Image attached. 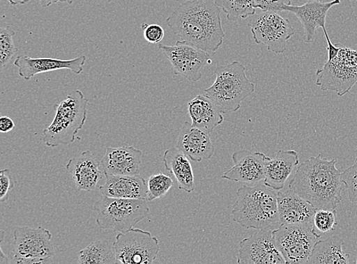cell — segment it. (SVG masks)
Returning a JSON list of instances; mask_svg holds the SVG:
<instances>
[{
	"label": "cell",
	"instance_id": "d4e9b609",
	"mask_svg": "<svg viewBox=\"0 0 357 264\" xmlns=\"http://www.w3.org/2000/svg\"><path fill=\"white\" fill-rule=\"evenodd\" d=\"M344 242L338 235H332L325 240L315 243L308 263L312 264H347L350 255L343 250Z\"/></svg>",
	"mask_w": 357,
	"mask_h": 264
},
{
	"label": "cell",
	"instance_id": "ab89813d",
	"mask_svg": "<svg viewBox=\"0 0 357 264\" xmlns=\"http://www.w3.org/2000/svg\"><path fill=\"white\" fill-rule=\"evenodd\" d=\"M107 2H109V3H112L114 1V0H106Z\"/></svg>",
	"mask_w": 357,
	"mask_h": 264
},
{
	"label": "cell",
	"instance_id": "30bf717a",
	"mask_svg": "<svg viewBox=\"0 0 357 264\" xmlns=\"http://www.w3.org/2000/svg\"><path fill=\"white\" fill-rule=\"evenodd\" d=\"M273 239L287 263H308L313 247L319 238L312 222L281 225L273 231Z\"/></svg>",
	"mask_w": 357,
	"mask_h": 264
},
{
	"label": "cell",
	"instance_id": "7a4b0ae2",
	"mask_svg": "<svg viewBox=\"0 0 357 264\" xmlns=\"http://www.w3.org/2000/svg\"><path fill=\"white\" fill-rule=\"evenodd\" d=\"M336 163V159L329 160L322 154L312 157L298 167L289 188L317 210H336L343 189L342 171Z\"/></svg>",
	"mask_w": 357,
	"mask_h": 264
},
{
	"label": "cell",
	"instance_id": "ba28073f",
	"mask_svg": "<svg viewBox=\"0 0 357 264\" xmlns=\"http://www.w3.org/2000/svg\"><path fill=\"white\" fill-rule=\"evenodd\" d=\"M317 86L322 91H332L345 95L357 84V49L340 45L335 59L327 61L317 72Z\"/></svg>",
	"mask_w": 357,
	"mask_h": 264
},
{
	"label": "cell",
	"instance_id": "f546056e",
	"mask_svg": "<svg viewBox=\"0 0 357 264\" xmlns=\"http://www.w3.org/2000/svg\"><path fill=\"white\" fill-rule=\"evenodd\" d=\"M15 36V31L10 26L0 29V65L2 69L9 64L13 56L18 52V48L14 44Z\"/></svg>",
	"mask_w": 357,
	"mask_h": 264
},
{
	"label": "cell",
	"instance_id": "1f68e13d",
	"mask_svg": "<svg viewBox=\"0 0 357 264\" xmlns=\"http://www.w3.org/2000/svg\"><path fill=\"white\" fill-rule=\"evenodd\" d=\"M14 188V181L10 169L0 171V202L9 199L10 192Z\"/></svg>",
	"mask_w": 357,
	"mask_h": 264
},
{
	"label": "cell",
	"instance_id": "74e56055",
	"mask_svg": "<svg viewBox=\"0 0 357 264\" xmlns=\"http://www.w3.org/2000/svg\"><path fill=\"white\" fill-rule=\"evenodd\" d=\"M9 3L12 6H18V5H23L24 3H27L31 1V0H8Z\"/></svg>",
	"mask_w": 357,
	"mask_h": 264
},
{
	"label": "cell",
	"instance_id": "4316f807",
	"mask_svg": "<svg viewBox=\"0 0 357 264\" xmlns=\"http://www.w3.org/2000/svg\"><path fill=\"white\" fill-rule=\"evenodd\" d=\"M229 21L246 19L256 13L255 0H215Z\"/></svg>",
	"mask_w": 357,
	"mask_h": 264
},
{
	"label": "cell",
	"instance_id": "44dd1931",
	"mask_svg": "<svg viewBox=\"0 0 357 264\" xmlns=\"http://www.w3.org/2000/svg\"><path fill=\"white\" fill-rule=\"evenodd\" d=\"M298 164L300 159L294 150H280L273 157L268 156L265 162L264 185L280 191Z\"/></svg>",
	"mask_w": 357,
	"mask_h": 264
},
{
	"label": "cell",
	"instance_id": "836d02e7",
	"mask_svg": "<svg viewBox=\"0 0 357 264\" xmlns=\"http://www.w3.org/2000/svg\"><path fill=\"white\" fill-rule=\"evenodd\" d=\"M294 0H255L257 9L262 11L280 12L284 5H290Z\"/></svg>",
	"mask_w": 357,
	"mask_h": 264
},
{
	"label": "cell",
	"instance_id": "2e32d148",
	"mask_svg": "<svg viewBox=\"0 0 357 264\" xmlns=\"http://www.w3.org/2000/svg\"><path fill=\"white\" fill-rule=\"evenodd\" d=\"M86 56L84 55L72 60H59L54 59H32L29 56L20 55L15 59L14 65L19 70L20 76L24 80H30L40 73L68 70L79 75L84 69Z\"/></svg>",
	"mask_w": 357,
	"mask_h": 264
},
{
	"label": "cell",
	"instance_id": "9a60e30c",
	"mask_svg": "<svg viewBox=\"0 0 357 264\" xmlns=\"http://www.w3.org/2000/svg\"><path fill=\"white\" fill-rule=\"evenodd\" d=\"M340 3V0H333L323 3L318 0H310L302 6L284 5L280 12L294 13L303 24L304 29L303 40L306 44L314 41L318 29H326V18L332 7Z\"/></svg>",
	"mask_w": 357,
	"mask_h": 264
},
{
	"label": "cell",
	"instance_id": "5b68a950",
	"mask_svg": "<svg viewBox=\"0 0 357 264\" xmlns=\"http://www.w3.org/2000/svg\"><path fill=\"white\" fill-rule=\"evenodd\" d=\"M88 104L82 91L77 89L56 104L54 121L43 131L44 143L57 147L74 143L87 120Z\"/></svg>",
	"mask_w": 357,
	"mask_h": 264
},
{
	"label": "cell",
	"instance_id": "5bb4252c",
	"mask_svg": "<svg viewBox=\"0 0 357 264\" xmlns=\"http://www.w3.org/2000/svg\"><path fill=\"white\" fill-rule=\"evenodd\" d=\"M267 157L259 152L237 151L231 155L234 166L224 172L222 178L251 185L264 183Z\"/></svg>",
	"mask_w": 357,
	"mask_h": 264
},
{
	"label": "cell",
	"instance_id": "3957f363",
	"mask_svg": "<svg viewBox=\"0 0 357 264\" xmlns=\"http://www.w3.org/2000/svg\"><path fill=\"white\" fill-rule=\"evenodd\" d=\"M237 201L232 206L231 216L245 228L275 230L281 224L279 217L278 193L264 183L243 186L236 193Z\"/></svg>",
	"mask_w": 357,
	"mask_h": 264
},
{
	"label": "cell",
	"instance_id": "d6986e66",
	"mask_svg": "<svg viewBox=\"0 0 357 264\" xmlns=\"http://www.w3.org/2000/svg\"><path fill=\"white\" fill-rule=\"evenodd\" d=\"M100 166L101 162L92 152L87 150L77 158L70 160L66 169L78 191L92 192L105 176L104 171L99 169Z\"/></svg>",
	"mask_w": 357,
	"mask_h": 264
},
{
	"label": "cell",
	"instance_id": "d6a6232c",
	"mask_svg": "<svg viewBox=\"0 0 357 264\" xmlns=\"http://www.w3.org/2000/svg\"><path fill=\"white\" fill-rule=\"evenodd\" d=\"M144 36L149 43L159 44L165 36V31L159 24H144L143 26Z\"/></svg>",
	"mask_w": 357,
	"mask_h": 264
},
{
	"label": "cell",
	"instance_id": "b9f144b4",
	"mask_svg": "<svg viewBox=\"0 0 357 264\" xmlns=\"http://www.w3.org/2000/svg\"><path fill=\"white\" fill-rule=\"evenodd\" d=\"M356 1H357V0H356Z\"/></svg>",
	"mask_w": 357,
	"mask_h": 264
},
{
	"label": "cell",
	"instance_id": "8d00e7d4",
	"mask_svg": "<svg viewBox=\"0 0 357 264\" xmlns=\"http://www.w3.org/2000/svg\"><path fill=\"white\" fill-rule=\"evenodd\" d=\"M57 2H59V0H40V6L43 7H48Z\"/></svg>",
	"mask_w": 357,
	"mask_h": 264
},
{
	"label": "cell",
	"instance_id": "7c38bea8",
	"mask_svg": "<svg viewBox=\"0 0 357 264\" xmlns=\"http://www.w3.org/2000/svg\"><path fill=\"white\" fill-rule=\"evenodd\" d=\"M159 49L170 61L174 75L190 81L201 80L206 65L211 62L210 54L184 40H178L174 45H160Z\"/></svg>",
	"mask_w": 357,
	"mask_h": 264
},
{
	"label": "cell",
	"instance_id": "603a6c76",
	"mask_svg": "<svg viewBox=\"0 0 357 264\" xmlns=\"http://www.w3.org/2000/svg\"><path fill=\"white\" fill-rule=\"evenodd\" d=\"M188 111L193 126L210 132L221 125L224 121L222 112L218 106L205 95H197L190 100L188 104Z\"/></svg>",
	"mask_w": 357,
	"mask_h": 264
},
{
	"label": "cell",
	"instance_id": "60d3db41",
	"mask_svg": "<svg viewBox=\"0 0 357 264\" xmlns=\"http://www.w3.org/2000/svg\"><path fill=\"white\" fill-rule=\"evenodd\" d=\"M356 263H357V258H356Z\"/></svg>",
	"mask_w": 357,
	"mask_h": 264
},
{
	"label": "cell",
	"instance_id": "7402d4cb",
	"mask_svg": "<svg viewBox=\"0 0 357 264\" xmlns=\"http://www.w3.org/2000/svg\"><path fill=\"white\" fill-rule=\"evenodd\" d=\"M105 176V183L99 187L102 195L122 199L147 200V183L143 177L138 175Z\"/></svg>",
	"mask_w": 357,
	"mask_h": 264
},
{
	"label": "cell",
	"instance_id": "277c9868",
	"mask_svg": "<svg viewBox=\"0 0 357 264\" xmlns=\"http://www.w3.org/2000/svg\"><path fill=\"white\" fill-rule=\"evenodd\" d=\"M246 68L238 61L218 65L213 73V84L204 95L218 106L222 113L236 112L248 97L255 93V84L248 79Z\"/></svg>",
	"mask_w": 357,
	"mask_h": 264
},
{
	"label": "cell",
	"instance_id": "52a82bcc",
	"mask_svg": "<svg viewBox=\"0 0 357 264\" xmlns=\"http://www.w3.org/2000/svg\"><path fill=\"white\" fill-rule=\"evenodd\" d=\"M52 234L43 226H19L13 232V250L7 263H52L55 255Z\"/></svg>",
	"mask_w": 357,
	"mask_h": 264
},
{
	"label": "cell",
	"instance_id": "ffe728a7",
	"mask_svg": "<svg viewBox=\"0 0 357 264\" xmlns=\"http://www.w3.org/2000/svg\"><path fill=\"white\" fill-rule=\"evenodd\" d=\"M279 217L281 225L312 222L317 209L292 189L278 193Z\"/></svg>",
	"mask_w": 357,
	"mask_h": 264
},
{
	"label": "cell",
	"instance_id": "d590c367",
	"mask_svg": "<svg viewBox=\"0 0 357 264\" xmlns=\"http://www.w3.org/2000/svg\"><path fill=\"white\" fill-rule=\"evenodd\" d=\"M15 128V123L12 118L3 116L0 118V132L3 134L9 133Z\"/></svg>",
	"mask_w": 357,
	"mask_h": 264
},
{
	"label": "cell",
	"instance_id": "e575fe53",
	"mask_svg": "<svg viewBox=\"0 0 357 264\" xmlns=\"http://www.w3.org/2000/svg\"><path fill=\"white\" fill-rule=\"evenodd\" d=\"M323 31H324V34H325V36H326V38L327 40V44H328V47H327L328 55V60L331 61V60L335 59V57L337 55V54L340 51V45L339 44L340 46H336V45H335L332 44L331 40L328 36L326 29H324Z\"/></svg>",
	"mask_w": 357,
	"mask_h": 264
},
{
	"label": "cell",
	"instance_id": "6da1fadb",
	"mask_svg": "<svg viewBox=\"0 0 357 264\" xmlns=\"http://www.w3.org/2000/svg\"><path fill=\"white\" fill-rule=\"evenodd\" d=\"M166 23L181 40L210 54L218 51L225 38L221 9L215 0H188L172 12Z\"/></svg>",
	"mask_w": 357,
	"mask_h": 264
},
{
	"label": "cell",
	"instance_id": "4fadbf2b",
	"mask_svg": "<svg viewBox=\"0 0 357 264\" xmlns=\"http://www.w3.org/2000/svg\"><path fill=\"white\" fill-rule=\"evenodd\" d=\"M238 264H284L272 230H259L239 242L237 254Z\"/></svg>",
	"mask_w": 357,
	"mask_h": 264
},
{
	"label": "cell",
	"instance_id": "8fae6325",
	"mask_svg": "<svg viewBox=\"0 0 357 264\" xmlns=\"http://www.w3.org/2000/svg\"><path fill=\"white\" fill-rule=\"evenodd\" d=\"M113 247L118 263L126 264L153 263L160 250L159 239L135 228L116 236Z\"/></svg>",
	"mask_w": 357,
	"mask_h": 264
},
{
	"label": "cell",
	"instance_id": "83f0119b",
	"mask_svg": "<svg viewBox=\"0 0 357 264\" xmlns=\"http://www.w3.org/2000/svg\"><path fill=\"white\" fill-rule=\"evenodd\" d=\"M338 224L336 210H317L312 219L314 232L320 238L335 230Z\"/></svg>",
	"mask_w": 357,
	"mask_h": 264
},
{
	"label": "cell",
	"instance_id": "cb8c5ba5",
	"mask_svg": "<svg viewBox=\"0 0 357 264\" xmlns=\"http://www.w3.org/2000/svg\"><path fill=\"white\" fill-rule=\"evenodd\" d=\"M163 162L165 169L176 179L180 189L188 194L195 191L194 171L188 156L173 147L165 152Z\"/></svg>",
	"mask_w": 357,
	"mask_h": 264
},
{
	"label": "cell",
	"instance_id": "ac0fdd59",
	"mask_svg": "<svg viewBox=\"0 0 357 264\" xmlns=\"http://www.w3.org/2000/svg\"><path fill=\"white\" fill-rule=\"evenodd\" d=\"M143 152L135 146L107 147L101 161L105 176L139 174Z\"/></svg>",
	"mask_w": 357,
	"mask_h": 264
},
{
	"label": "cell",
	"instance_id": "484cf974",
	"mask_svg": "<svg viewBox=\"0 0 357 264\" xmlns=\"http://www.w3.org/2000/svg\"><path fill=\"white\" fill-rule=\"evenodd\" d=\"M79 263L110 264L118 263L113 245L106 240H98L89 244L79 253Z\"/></svg>",
	"mask_w": 357,
	"mask_h": 264
},
{
	"label": "cell",
	"instance_id": "9c48e42d",
	"mask_svg": "<svg viewBox=\"0 0 357 264\" xmlns=\"http://www.w3.org/2000/svg\"><path fill=\"white\" fill-rule=\"evenodd\" d=\"M253 40L257 45H264L268 51L283 54L287 49V41L296 33L291 22L275 11H262L255 14L248 22Z\"/></svg>",
	"mask_w": 357,
	"mask_h": 264
},
{
	"label": "cell",
	"instance_id": "f35d334b",
	"mask_svg": "<svg viewBox=\"0 0 357 264\" xmlns=\"http://www.w3.org/2000/svg\"><path fill=\"white\" fill-rule=\"evenodd\" d=\"M59 2L68 3L69 4H72V3L73 2V0H59Z\"/></svg>",
	"mask_w": 357,
	"mask_h": 264
},
{
	"label": "cell",
	"instance_id": "e0dca14e",
	"mask_svg": "<svg viewBox=\"0 0 357 264\" xmlns=\"http://www.w3.org/2000/svg\"><path fill=\"white\" fill-rule=\"evenodd\" d=\"M176 147L197 162L211 160L215 152L211 132L195 127L187 121L180 130Z\"/></svg>",
	"mask_w": 357,
	"mask_h": 264
},
{
	"label": "cell",
	"instance_id": "f1b7e54d",
	"mask_svg": "<svg viewBox=\"0 0 357 264\" xmlns=\"http://www.w3.org/2000/svg\"><path fill=\"white\" fill-rule=\"evenodd\" d=\"M173 185L172 178L162 172L151 176L147 180V201L151 202L163 197Z\"/></svg>",
	"mask_w": 357,
	"mask_h": 264
},
{
	"label": "cell",
	"instance_id": "8992f818",
	"mask_svg": "<svg viewBox=\"0 0 357 264\" xmlns=\"http://www.w3.org/2000/svg\"><path fill=\"white\" fill-rule=\"evenodd\" d=\"M96 224L104 230L126 233L149 213L147 200L122 199L102 195L95 203Z\"/></svg>",
	"mask_w": 357,
	"mask_h": 264
},
{
	"label": "cell",
	"instance_id": "4dcf8cb0",
	"mask_svg": "<svg viewBox=\"0 0 357 264\" xmlns=\"http://www.w3.org/2000/svg\"><path fill=\"white\" fill-rule=\"evenodd\" d=\"M342 183L348 192V198L351 202H357V158L352 166L342 173Z\"/></svg>",
	"mask_w": 357,
	"mask_h": 264
}]
</instances>
